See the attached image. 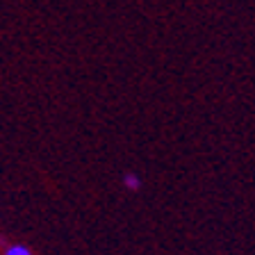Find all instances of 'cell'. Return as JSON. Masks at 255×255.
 <instances>
[{
  "label": "cell",
  "instance_id": "obj_1",
  "mask_svg": "<svg viewBox=\"0 0 255 255\" xmlns=\"http://www.w3.org/2000/svg\"><path fill=\"white\" fill-rule=\"evenodd\" d=\"M121 185L126 187L128 191H139L141 189V178H139V173H134V171H126V173L121 175Z\"/></svg>",
  "mask_w": 255,
  "mask_h": 255
},
{
  "label": "cell",
  "instance_id": "obj_2",
  "mask_svg": "<svg viewBox=\"0 0 255 255\" xmlns=\"http://www.w3.org/2000/svg\"><path fill=\"white\" fill-rule=\"evenodd\" d=\"M5 255H34V253L23 244H9L5 246Z\"/></svg>",
  "mask_w": 255,
  "mask_h": 255
}]
</instances>
